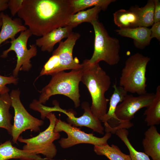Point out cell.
I'll return each mask as SVG.
<instances>
[{
    "mask_svg": "<svg viewBox=\"0 0 160 160\" xmlns=\"http://www.w3.org/2000/svg\"><path fill=\"white\" fill-rule=\"evenodd\" d=\"M113 87L114 91L110 98L109 109L105 115L99 119L104 123V131L106 133L111 134L115 133L120 129H127L133 125L131 122L120 120L116 116L115 113L117 106L123 101L127 92L122 87L116 84L113 85Z\"/></svg>",
    "mask_w": 160,
    "mask_h": 160,
    "instance_id": "obj_10",
    "label": "cell"
},
{
    "mask_svg": "<svg viewBox=\"0 0 160 160\" xmlns=\"http://www.w3.org/2000/svg\"><path fill=\"white\" fill-rule=\"evenodd\" d=\"M81 76V69L72 70L68 72L62 71L52 75L49 84L40 91L38 102L45 104L52 96L62 95L71 99L75 108L79 107L80 97L79 85Z\"/></svg>",
    "mask_w": 160,
    "mask_h": 160,
    "instance_id": "obj_3",
    "label": "cell"
},
{
    "mask_svg": "<svg viewBox=\"0 0 160 160\" xmlns=\"http://www.w3.org/2000/svg\"><path fill=\"white\" fill-rule=\"evenodd\" d=\"M32 35L31 31L27 29L21 31L18 36L14 40L7 42L11 43L9 47L3 52L1 57L6 58L11 51L15 52L17 57L16 66L13 70V76L17 77L19 71H29L32 67L31 59L36 56L37 53L35 44L30 45L28 49L27 44L29 38Z\"/></svg>",
    "mask_w": 160,
    "mask_h": 160,
    "instance_id": "obj_8",
    "label": "cell"
},
{
    "mask_svg": "<svg viewBox=\"0 0 160 160\" xmlns=\"http://www.w3.org/2000/svg\"><path fill=\"white\" fill-rule=\"evenodd\" d=\"M154 0H148L143 7L140 8V26L148 27L154 23Z\"/></svg>",
    "mask_w": 160,
    "mask_h": 160,
    "instance_id": "obj_26",
    "label": "cell"
},
{
    "mask_svg": "<svg viewBox=\"0 0 160 160\" xmlns=\"http://www.w3.org/2000/svg\"><path fill=\"white\" fill-rule=\"evenodd\" d=\"M2 24L0 32V45L9 39L14 40L16 35L18 33L26 30L27 28L22 25L19 18L12 20L9 15L3 12L0 13Z\"/></svg>",
    "mask_w": 160,
    "mask_h": 160,
    "instance_id": "obj_18",
    "label": "cell"
},
{
    "mask_svg": "<svg viewBox=\"0 0 160 160\" xmlns=\"http://www.w3.org/2000/svg\"><path fill=\"white\" fill-rule=\"evenodd\" d=\"M11 101L9 92L0 95V128L6 129L11 135L12 115L9 112Z\"/></svg>",
    "mask_w": 160,
    "mask_h": 160,
    "instance_id": "obj_21",
    "label": "cell"
},
{
    "mask_svg": "<svg viewBox=\"0 0 160 160\" xmlns=\"http://www.w3.org/2000/svg\"><path fill=\"white\" fill-rule=\"evenodd\" d=\"M150 28L151 31V38H156L160 41V22L154 23Z\"/></svg>",
    "mask_w": 160,
    "mask_h": 160,
    "instance_id": "obj_30",
    "label": "cell"
},
{
    "mask_svg": "<svg viewBox=\"0 0 160 160\" xmlns=\"http://www.w3.org/2000/svg\"><path fill=\"white\" fill-rule=\"evenodd\" d=\"M73 14L70 0H23L17 13L32 35L38 36L65 26Z\"/></svg>",
    "mask_w": 160,
    "mask_h": 160,
    "instance_id": "obj_1",
    "label": "cell"
},
{
    "mask_svg": "<svg viewBox=\"0 0 160 160\" xmlns=\"http://www.w3.org/2000/svg\"><path fill=\"white\" fill-rule=\"evenodd\" d=\"M46 117L49 119L50 123L44 131L30 138L25 139L19 136L17 140L25 144L23 146V150L35 155L42 154L48 160H52L57 153L56 147L53 142L59 139L60 134L54 131L57 118L55 114L50 112Z\"/></svg>",
    "mask_w": 160,
    "mask_h": 160,
    "instance_id": "obj_6",
    "label": "cell"
},
{
    "mask_svg": "<svg viewBox=\"0 0 160 160\" xmlns=\"http://www.w3.org/2000/svg\"><path fill=\"white\" fill-rule=\"evenodd\" d=\"M91 24L95 33L94 50L91 58L89 60L91 63L104 61L110 65L119 63L120 45L119 39L110 36L103 24L98 20Z\"/></svg>",
    "mask_w": 160,
    "mask_h": 160,
    "instance_id": "obj_5",
    "label": "cell"
},
{
    "mask_svg": "<svg viewBox=\"0 0 160 160\" xmlns=\"http://www.w3.org/2000/svg\"><path fill=\"white\" fill-rule=\"evenodd\" d=\"M73 28L66 26L60 27L36 39L35 45L42 51L51 52L56 43L63 39L67 38L72 32Z\"/></svg>",
    "mask_w": 160,
    "mask_h": 160,
    "instance_id": "obj_14",
    "label": "cell"
},
{
    "mask_svg": "<svg viewBox=\"0 0 160 160\" xmlns=\"http://www.w3.org/2000/svg\"><path fill=\"white\" fill-rule=\"evenodd\" d=\"M23 0H9L8 8L11 15L14 16L21 9Z\"/></svg>",
    "mask_w": 160,
    "mask_h": 160,
    "instance_id": "obj_29",
    "label": "cell"
},
{
    "mask_svg": "<svg viewBox=\"0 0 160 160\" xmlns=\"http://www.w3.org/2000/svg\"><path fill=\"white\" fill-rule=\"evenodd\" d=\"M142 144L144 153L152 160H160V134L155 126H150L145 132Z\"/></svg>",
    "mask_w": 160,
    "mask_h": 160,
    "instance_id": "obj_17",
    "label": "cell"
},
{
    "mask_svg": "<svg viewBox=\"0 0 160 160\" xmlns=\"http://www.w3.org/2000/svg\"><path fill=\"white\" fill-rule=\"evenodd\" d=\"M80 37L79 33L72 32L65 40L59 42L58 47L53 51L57 56L61 71L81 69V64L77 57L74 58L73 56V47Z\"/></svg>",
    "mask_w": 160,
    "mask_h": 160,
    "instance_id": "obj_13",
    "label": "cell"
},
{
    "mask_svg": "<svg viewBox=\"0 0 160 160\" xmlns=\"http://www.w3.org/2000/svg\"><path fill=\"white\" fill-rule=\"evenodd\" d=\"M115 134L126 146L132 160H151L145 153L137 151L132 146L128 138L129 132L127 129L123 128L119 129Z\"/></svg>",
    "mask_w": 160,
    "mask_h": 160,
    "instance_id": "obj_25",
    "label": "cell"
},
{
    "mask_svg": "<svg viewBox=\"0 0 160 160\" xmlns=\"http://www.w3.org/2000/svg\"><path fill=\"white\" fill-rule=\"evenodd\" d=\"M154 0V23H156L160 22V1L159 0Z\"/></svg>",
    "mask_w": 160,
    "mask_h": 160,
    "instance_id": "obj_31",
    "label": "cell"
},
{
    "mask_svg": "<svg viewBox=\"0 0 160 160\" xmlns=\"http://www.w3.org/2000/svg\"><path fill=\"white\" fill-rule=\"evenodd\" d=\"M81 81L86 86L90 94V107L94 116L99 119L106 113L109 100L105 96L111 84V79L99 63H91L85 59L81 63Z\"/></svg>",
    "mask_w": 160,
    "mask_h": 160,
    "instance_id": "obj_2",
    "label": "cell"
},
{
    "mask_svg": "<svg viewBox=\"0 0 160 160\" xmlns=\"http://www.w3.org/2000/svg\"><path fill=\"white\" fill-rule=\"evenodd\" d=\"M53 104L54 106L52 108V111H58L67 115L68 123L71 126L76 127H86L100 134H104V128L102 124V122L94 116L88 102H84L82 103L81 107L84 112L82 116L79 117H76L72 111L60 108L57 101H53Z\"/></svg>",
    "mask_w": 160,
    "mask_h": 160,
    "instance_id": "obj_12",
    "label": "cell"
},
{
    "mask_svg": "<svg viewBox=\"0 0 160 160\" xmlns=\"http://www.w3.org/2000/svg\"><path fill=\"white\" fill-rule=\"evenodd\" d=\"M144 115L145 116V121L148 126L160 124V86L156 89L155 97L150 104L147 107Z\"/></svg>",
    "mask_w": 160,
    "mask_h": 160,
    "instance_id": "obj_22",
    "label": "cell"
},
{
    "mask_svg": "<svg viewBox=\"0 0 160 160\" xmlns=\"http://www.w3.org/2000/svg\"><path fill=\"white\" fill-rule=\"evenodd\" d=\"M20 92L18 89H12L9 94L11 106L14 110V123L12 125L11 135L13 143H16L20 135L28 129L37 132L44 121L31 115L22 103L20 98Z\"/></svg>",
    "mask_w": 160,
    "mask_h": 160,
    "instance_id": "obj_7",
    "label": "cell"
},
{
    "mask_svg": "<svg viewBox=\"0 0 160 160\" xmlns=\"http://www.w3.org/2000/svg\"><path fill=\"white\" fill-rule=\"evenodd\" d=\"M155 96V94L147 92L138 96L127 94L117 106L115 113L116 116L121 120L130 122L136 112L150 104Z\"/></svg>",
    "mask_w": 160,
    "mask_h": 160,
    "instance_id": "obj_11",
    "label": "cell"
},
{
    "mask_svg": "<svg viewBox=\"0 0 160 160\" xmlns=\"http://www.w3.org/2000/svg\"><path fill=\"white\" fill-rule=\"evenodd\" d=\"M2 24V19L1 17L0 16V29L1 28Z\"/></svg>",
    "mask_w": 160,
    "mask_h": 160,
    "instance_id": "obj_33",
    "label": "cell"
},
{
    "mask_svg": "<svg viewBox=\"0 0 160 160\" xmlns=\"http://www.w3.org/2000/svg\"><path fill=\"white\" fill-rule=\"evenodd\" d=\"M101 10L100 7H95L72 14L67 20L65 26H68L73 28L83 23H91L93 21L98 20V15Z\"/></svg>",
    "mask_w": 160,
    "mask_h": 160,
    "instance_id": "obj_20",
    "label": "cell"
},
{
    "mask_svg": "<svg viewBox=\"0 0 160 160\" xmlns=\"http://www.w3.org/2000/svg\"><path fill=\"white\" fill-rule=\"evenodd\" d=\"M18 83V79L12 76H4L0 75V95L9 92V90L6 85L12 84L16 85Z\"/></svg>",
    "mask_w": 160,
    "mask_h": 160,
    "instance_id": "obj_28",
    "label": "cell"
},
{
    "mask_svg": "<svg viewBox=\"0 0 160 160\" xmlns=\"http://www.w3.org/2000/svg\"><path fill=\"white\" fill-rule=\"evenodd\" d=\"M140 8L131 7L129 9L119 10L113 14V21L120 28H131L140 26Z\"/></svg>",
    "mask_w": 160,
    "mask_h": 160,
    "instance_id": "obj_15",
    "label": "cell"
},
{
    "mask_svg": "<svg viewBox=\"0 0 160 160\" xmlns=\"http://www.w3.org/2000/svg\"><path fill=\"white\" fill-rule=\"evenodd\" d=\"M116 32L120 36L133 39L135 46L140 49H143L149 45L152 39L150 29L146 27L120 28L116 30Z\"/></svg>",
    "mask_w": 160,
    "mask_h": 160,
    "instance_id": "obj_16",
    "label": "cell"
},
{
    "mask_svg": "<svg viewBox=\"0 0 160 160\" xmlns=\"http://www.w3.org/2000/svg\"><path fill=\"white\" fill-rule=\"evenodd\" d=\"M19 159L21 160H45L40 156L30 153L23 149L13 146L10 140L0 145V160Z\"/></svg>",
    "mask_w": 160,
    "mask_h": 160,
    "instance_id": "obj_19",
    "label": "cell"
},
{
    "mask_svg": "<svg viewBox=\"0 0 160 160\" xmlns=\"http://www.w3.org/2000/svg\"><path fill=\"white\" fill-rule=\"evenodd\" d=\"M94 152L97 155L104 156L110 160H132L129 155L123 153L117 145L108 143L94 145Z\"/></svg>",
    "mask_w": 160,
    "mask_h": 160,
    "instance_id": "obj_23",
    "label": "cell"
},
{
    "mask_svg": "<svg viewBox=\"0 0 160 160\" xmlns=\"http://www.w3.org/2000/svg\"><path fill=\"white\" fill-rule=\"evenodd\" d=\"M9 0H0V13L8 8Z\"/></svg>",
    "mask_w": 160,
    "mask_h": 160,
    "instance_id": "obj_32",
    "label": "cell"
},
{
    "mask_svg": "<svg viewBox=\"0 0 160 160\" xmlns=\"http://www.w3.org/2000/svg\"><path fill=\"white\" fill-rule=\"evenodd\" d=\"M73 9V14L83 10L86 8L94 6L100 7L105 11L108 6L114 0H70Z\"/></svg>",
    "mask_w": 160,
    "mask_h": 160,
    "instance_id": "obj_24",
    "label": "cell"
},
{
    "mask_svg": "<svg viewBox=\"0 0 160 160\" xmlns=\"http://www.w3.org/2000/svg\"><path fill=\"white\" fill-rule=\"evenodd\" d=\"M151 58L138 52L126 60L120 78V86L127 92L139 95L147 92L145 76L147 65Z\"/></svg>",
    "mask_w": 160,
    "mask_h": 160,
    "instance_id": "obj_4",
    "label": "cell"
},
{
    "mask_svg": "<svg viewBox=\"0 0 160 160\" xmlns=\"http://www.w3.org/2000/svg\"><path fill=\"white\" fill-rule=\"evenodd\" d=\"M55 132H64L67 138H62L58 141L61 147L68 148L80 143H88L94 145H100L107 143L111 133H106L102 137L95 136L92 133L88 134L81 130L80 128L73 127L68 123L56 118L54 129Z\"/></svg>",
    "mask_w": 160,
    "mask_h": 160,
    "instance_id": "obj_9",
    "label": "cell"
},
{
    "mask_svg": "<svg viewBox=\"0 0 160 160\" xmlns=\"http://www.w3.org/2000/svg\"><path fill=\"white\" fill-rule=\"evenodd\" d=\"M61 72L60 67L57 55L52 53V56L45 64L39 76L43 75L52 76Z\"/></svg>",
    "mask_w": 160,
    "mask_h": 160,
    "instance_id": "obj_27",
    "label": "cell"
}]
</instances>
